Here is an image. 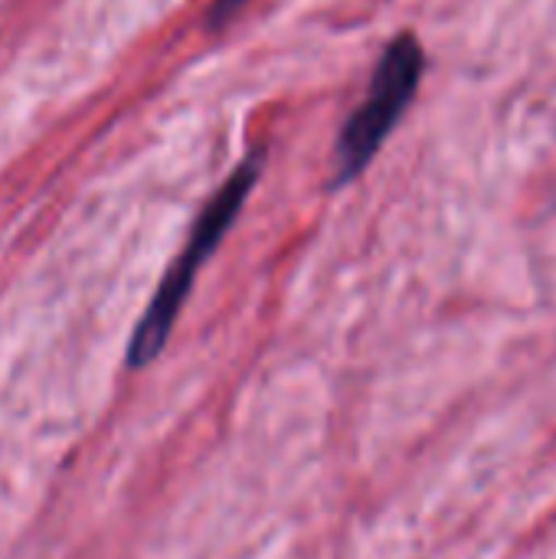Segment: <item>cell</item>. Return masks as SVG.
<instances>
[{
  "mask_svg": "<svg viewBox=\"0 0 556 559\" xmlns=\"http://www.w3.org/2000/svg\"><path fill=\"white\" fill-rule=\"evenodd\" d=\"M259 180V157L239 164L229 180L216 190V197L203 206L200 219L193 223V233L184 246V252L177 255V262L170 265V272L164 275V282L157 285L141 324L134 328V337L128 344V367H147L151 360L161 357L177 314L193 288V278L200 272V265L213 255V249L220 246V239L226 236V229L233 226V219L239 216L242 203L249 200L252 187Z\"/></svg>",
  "mask_w": 556,
  "mask_h": 559,
  "instance_id": "6da1fadb",
  "label": "cell"
},
{
  "mask_svg": "<svg viewBox=\"0 0 556 559\" xmlns=\"http://www.w3.org/2000/svg\"><path fill=\"white\" fill-rule=\"evenodd\" d=\"M423 69H426V52L416 36L403 33V36L390 39V46L383 49V56L377 62V72H374L364 105L351 115V121L341 131L338 174H334L338 183L354 180L377 157V151L383 147V141L390 138V131L410 108V102L423 82Z\"/></svg>",
  "mask_w": 556,
  "mask_h": 559,
  "instance_id": "7a4b0ae2",
  "label": "cell"
},
{
  "mask_svg": "<svg viewBox=\"0 0 556 559\" xmlns=\"http://www.w3.org/2000/svg\"><path fill=\"white\" fill-rule=\"evenodd\" d=\"M246 0H216V7L210 10V26H226V20L242 7Z\"/></svg>",
  "mask_w": 556,
  "mask_h": 559,
  "instance_id": "3957f363",
  "label": "cell"
}]
</instances>
